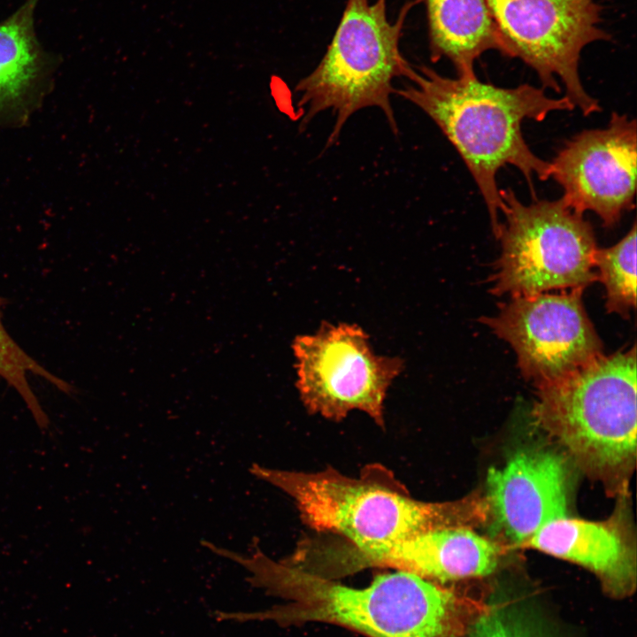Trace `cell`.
I'll return each instance as SVG.
<instances>
[{"label":"cell","mask_w":637,"mask_h":637,"mask_svg":"<svg viewBox=\"0 0 637 637\" xmlns=\"http://www.w3.org/2000/svg\"><path fill=\"white\" fill-rule=\"evenodd\" d=\"M425 3L430 58H447L457 76L474 74L485 52L503 55V44L487 0H422Z\"/></svg>","instance_id":"obj_14"},{"label":"cell","mask_w":637,"mask_h":637,"mask_svg":"<svg viewBox=\"0 0 637 637\" xmlns=\"http://www.w3.org/2000/svg\"><path fill=\"white\" fill-rule=\"evenodd\" d=\"M38 2L27 0L0 21V123L23 112L45 70L35 29Z\"/></svg>","instance_id":"obj_15"},{"label":"cell","mask_w":637,"mask_h":637,"mask_svg":"<svg viewBox=\"0 0 637 637\" xmlns=\"http://www.w3.org/2000/svg\"><path fill=\"white\" fill-rule=\"evenodd\" d=\"M249 472L288 494L311 528L339 534L360 549L388 545L438 528L471 527L488 517L486 498L419 501L389 470L377 464L354 478L333 468L303 472L253 464Z\"/></svg>","instance_id":"obj_3"},{"label":"cell","mask_w":637,"mask_h":637,"mask_svg":"<svg viewBox=\"0 0 637 637\" xmlns=\"http://www.w3.org/2000/svg\"><path fill=\"white\" fill-rule=\"evenodd\" d=\"M485 497L497 533L525 546L548 523L568 517L569 471L550 450L525 449L487 474Z\"/></svg>","instance_id":"obj_11"},{"label":"cell","mask_w":637,"mask_h":637,"mask_svg":"<svg viewBox=\"0 0 637 637\" xmlns=\"http://www.w3.org/2000/svg\"><path fill=\"white\" fill-rule=\"evenodd\" d=\"M471 637H552L539 619L506 602H485Z\"/></svg>","instance_id":"obj_18"},{"label":"cell","mask_w":637,"mask_h":637,"mask_svg":"<svg viewBox=\"0 0 637 637\" xmlns=\"http://www.w3.org/2000/svg\"><path fill=\"white\" fill-rule=\"evenodd\" d=\"M525 546L585 567L613 598L627 597L636 587L635 546L615 517L600 522L559 518L541 527Z\"/></svg>","instance_id":"obj_13"},{"label":"cell","mask_w":637,"mask_h":637,"mask_svg":"<svg viewBox=\"0 0 637 637\" xmlns=\"http://www.w3.org/2000/svg\"><path fill=\"white\" fill-rule=\"evenodd\" d=\"M595 267L606 290L607 311L629 316L636 306V224L617 244L597 249Z\"/></svg>","instance_id":"obj_16"},{"label":"cell","mask_w":637,"mask_h":637,"mask_svg":"<svg viewBox=\"0 0 637 637\" xmlns=\"http://www.w3.org/2000/svg\"><path fill=\"white\" fill-rule=\"evenodd\" d=\"M501 548L468 526L426 531L374 548L343 543L335 564L345 577L371 567H388L445 584L491 574L497 568Z\"/></svg>","instance_id":"obj_12"},{"label":"cell","mask_w":637,"mask_h":637,"mask_svg":"<svg viewBox=\"0 0 637 637\" xmlns=\"http://www.w3.org/2000/svg\"><path fill=\"white\" fill-rule=\"evenodd\" d=\"M505 220L495 237L501 254L491 275V292L511 297L552 289L580 288L597 280V249L591 224L560 198L522 203L500 190Z\"/></svg>","instance_id":"obj_6"},{"label":"cell","mask_w":637,"mask_h":637,"mask_svg":"<svg viewBox=\"0 0 637 637\" xmlns=\"http://www.w3.org/2000/svg\"><path fill=\"white\" fill-rule=\"evenodd\" d=\"M230 560L251 572L248 581L286 601L270 609L228 613L235 621L271 620L281 626L326 623L367 637H471L485 602L418 575L395 571L364 587L324 578L268 557L254 539L249 555Z\"/></svg>","instance_id":"obj_1"},{"label":"cell","mask_w":637,"mask_h":637,"mask_svg":"<svg viewBox=\"0 0 637 637\" xmlns=\"http://www.w3.org/2000/svg\"><path fill=\"white\" fill-rule=\"evenodd\" d=\"M3 306L4 300L0 297V378L19 393L39 428L44 430L49 427L50 419L34 394L27 375L39 376L65 394H71L73 389L70 384L42 366L12 339L3 323Z\"/></svg>","instance_id":"obj_17"},{"label":"cell","mask_w":637,"mask_h":637,"mask_svg":"<svg viewBox=\"0 0 637 637\" xmlns=\"http://www.w3.org/2000/svg\"><path fill=\"white\" fill-rule=\"evenodd\" d=\"M636 349L537 387L536 424L588 475L622 488L636 460Z\"/></svg>","instance_id":"obj_4"},{"label":"cell","mask_w":637,"mask_h":637,"mask_svg":"<svg viewBox=\"0 0 637 637\" xmlns=\"http://www.w3.org/2000/svg\"><path fill=\"white\" fill-rule=\"evenodd\" d=\"M410 81L411 85L395 93L426 113L457 150L483 196L495 235L504 206L496 182L499 169L512 165L531 184L534 176L550 178V163L530 150L522 123L542 121L552 111L573 110V104L564 96L549 97L528 84L501 88L480 81L475 73L452 79L426 65L415 67Z\"/></svg>","instance_id":"obj_2"},{"label":"cell","mask_w":637,"mask_h":637,"mask_svg":"<svg viewBox=\"0 0 637 637\" xmlns=\"http://www.w3.org/2000/svg\"><path fill=\"white\" fill-rule=\"evenodd\" d=\"M422 0H410L396 19L387 17V0H347L327 50L316 68L295 87L303 125L326 110L335 114L328 139L333 144L348 119L365 107H379L392 130L397 126L390 103L396 77L411 79L415 67L400 51V39L411 10Z\"/></svg>","instance_id":"obj_5"},{"label":"cell","mask_w":637,"mask_h":637,"mask_svg":"<svg viewBox=\"0 0 637 637\" xmlns=\"http://www.w3.org/2000/svg\"><path fill=\"white\" fill-rule=\"evenodd\" d=\"M636 149V121L613 112L606 127L585 130L566 142L549 162L550 178L563 188L570 208L593 211L611 227L634 206Z\"/></svg>","instance_id":"obj_10"},{"label":"cell","mask_w":637,"mask_h":637,"mask_svg":"<svg viewBox=\"0 0 637 637\" xmlns=\"http://www.w3.org/2000/svg\"><path fill=\"white\" fill-rule=\"evenodd\" d=\"M580 288L511 297L482 318L517 355L522 375L535 387L556 381L602 355V343L584 309Z\"/></svg>","instance_id":"obj_9"},{"label":"cell","mask_w":637,"mask_h":637,"mask_svg":"<svg viewBox=\"0 0 637 637\" xmlns=\"http://www.w3.org/2000/svg\"><path fill=\"white\" fill-rule=\"evenodd\" d=\"M503 44V56L517 58L534 70L543 88L561 90L587 116L601 110L585 90L579 74L582 50L608 41L602 27V7L595 0H487Z\"/></svg>","instance_id":"obj_7"},{"label":"cell","mask_w":637,"mask_h":637,"mask_svg":"<svg viewBox=\"0 0 637 637\" xmlns=\"http://www.w3.org/2000/svg\"><path fill=\"white\" fill-rule=\"evenodd\" d=\"M292 347L296 387L308 411L340 421L357 410L384 426V400L402 359L375 354L363 328L345 323L325 322Z\"/></svg>","instance_id":"obj_8"}]
</instances>
